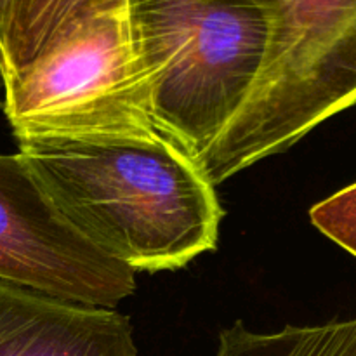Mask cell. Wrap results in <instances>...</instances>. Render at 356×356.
<instances>
[{"instance_id": "11", "label": "cell", "mask_w": 356, "mask_h": 356, "mask_svg": "<svg viewBox=\"0 0 356 356\" xmlns=\"http://www.w3.org/2000/svg\"><path fill=\"white\" fill-rule=\"evenodd\" d=\"M0 86H2V73H0ZM0 108H2V101H0Z\"/></svg>"}, {"instance_id": "7", "label": "cell", "mask_w": 356, "mask_h": 356, "mask_svg": "<svg viewBox=\"0 0 356 356\" xmlns=\"http://www.w3.org/2000/svg\"><path fill=\"white\" fill-rule=\"evenodd\" d=\"M122 0H16L0 37V73L30 65L73 24L101 7Z\"/></svg>"}, {"instance_id": "6", "label": "cell", "mask_w": 356, "mask_h": 356, "mask_svg": "<svg viewBox=\"0 0 356 356\" xmlns=\"http://www.w3.org/2000/svg\"><path fill=\"white\" fill-rule=\"evenodd\" d=\"M131 320L0 282V356H136Z\"/></svg>"}, {"instance_id": "3", "label": "cell", "mask_w": 356, "mask_h": 356, "mask_svg": "<svg viewBox=\"0 0 356 356\" xmlns=\"http://www.w3.org/2000/svg\"><path fill=\"white\" fill-rule=\"evenodd\" d=\"M268 42L238 113L195 160L221 184L356 104V0H256Z\"/></svg>"}, {"instance_id": "5", "label": "cell", "mask_w": 356, "mask_h": 356, "mask_svg": "<svg viewBox=\"0 0 356 356\" xmlns=\"http://www.w3.org/2000/svg\"><path fill=\"white\" fill-rule=\"evenodd\" d=\"M0 282L111 309L134 294L136 271L76 232L16 153L0 155Z\"/></svg>"}, {"instance_id": "1", "label": "cell", "mask_w": 356, "mask_h": 356, "mask_svg": "<svg viewBox=\"0 0 356 356\" xmlns=\"http://www.w3.org/2000/svg\"><path fill=\"white\" fill-rule=\"evenodd\" d=\"M16 141L66 221L131 270H177L218 245L214 184L167 138Z\"/></svg>"}, {"instance_id": "2", "label": "cell", "mask_w": 356, "mask_h": 356, "mask_svg": "<svg viewBox=\"0 0 356 356\" xmlns=\"http://www.w3.org/2000/svg\"><path fill=\"white\" fill-rule=\"evenodd\" d=\"M127 23L156 129L200 159L256 82L266 14L256 0H127Z\"/></svg>"}, {"instance_id": "8", "label": "cell", "mask_w": 356, "mask_h": 356, "mask_svg": "<svg viewBox=\"0 0 356 356\" xmlns=\"http://www.w3.org/2000/svg\"><path fill=\"white\" fill-rule=\"evenodd\" d=\"M216 356H356V318L280 332H250L242 322L219 336Z\"/></svg>"}, {"instance_id": "4", "label": "cell", "mask_w": 356, "mask_h": 356, "mask_svg": "<svg viewBox=\"0 0 356 356\" xmlns=\"http://www.w3.org/2000/svg\"><path fill=\"white\" fill-rule=\"evenodd\" d=\"M2 86L16 139L163 138L132 49L127 0L73 24Z\"/></svg>"}, {"instance_id": "10", "label": "cell", "mask_w": 356, "mask_h": 356, "mask_svg": "<svg viewBox=\"0 0 356 356\" xmlns=\"http://www.w3.org/2000/svg\"><path fill=\"white\" fill-rule=\"evenodd\" d=\"M14 3H16V0H0V37H2L3 30H6Z\"/></svg>"}, {"instance_id": "9", "label": "cell", "mask_w": 356, "mask_h": 356, "mask_svg": "<svg viewBox=\"0 0 356 356\" xmlns=\"http://www.w3.org/2000/svg\"><path fill=\"white\" fill-rule=\"evenodd\" d=\"M315 228L356 257V183L309 211Z\"/></svg>"}]
</instances>
